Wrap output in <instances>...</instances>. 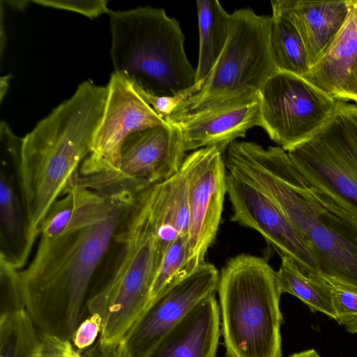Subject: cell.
Listing matches in <instances>:
<instances>
[{
	"mask_svg": "<svg viewBox=\"0 0 357 357\" xmlns=\"http://www.w3.org/2000/svg\"><path fill=\"white\" fill-rule=\"evenodd\" d=\"M229 169L284 215L314 255L319 277L357 289V220L309 185L286 151L249 142L235 153Z\"/></svg>",
	"mask_w": 357,
	"mask_h": 357,
	"instance_id": "6da1fadb",
	"label": "cell"
},
{
	"mask_svg": "<svg viewBox=\"0 0 357 357\" xmlns=\"http://www.w3.org/2000/svg\"><path fill=\"white\" fill-rule=\"evenodd\" d=\"M135 198L117 193L104 218L56 237L39 236L33 259L19 275L25 309L41 334L72 340L89 316L95 272Z\"/></svg>",
	"mask_w": 357,
	"mask_h": 357,
	"instance_id": "7a4b0ae2",
	"label": "cell"
},
{
	"mask_svg": "<svg viewBox=\"0 0 357 357\" xmlns=\"http://www.w3.org/2000/svg\"><path fill=\"white\" fill-rule=\"evenodd\" d=\"M107 92L91 80L82 82L22 138L15 166L31 247L50 208L91 152Z\"/></svg>",
	"mask_w": 357,
	"mask_h": 357,
	"instance_id": "3957f363",
	"label": "cell"
},
{
	"mask_svg": "<svg viewBox=\"0 0 357 357\" xmlns=\"http://www.w3.org/2000/svg\"><path fill=\"white\" fill-rule=\"evenodd\" d=\"M109 25L114 72L132 86L151 95L172 96L197 83L179 22L163 8L111 11Z\"/></svg>",
	"mask_w": 357,
	"mask_h": 357,
	"instance_id": "277c9868",
	"label": "cell"
},
{
	"mask_svg": "<svg viewBox=\"0 0 357 357\" xmlns=\"http://www.w3.org/2000/svg\"><path fill=\"white\" fill-rule=\"evenodd\" d=\"M221 334L227 357H282L275 271L263 257L241 254L220 273Z\"/></svg>",
	"mask_w": 357,
	"mask_h": 357,
	"instance_id": "5b68a950",
	"label": "cell"
},
{
	"mask_svg": "<svg viewBox=\"0 0 357 357\" xmlns=\"http://www.w3.org/2000/svg\"><path fill=\"white\" fill-rule=\"evenodd\" d=\"M146 190L135 197L115 235L114 241L121 246L116 267L87 301L88 314L103 317L97 342L102 347H117L150 301L160 261Z\"/></svg>",
	"mask_w": 357,
	"mask_h": 357,
	"instance_id": "8992f818",
	"label": "cell"
},
{
	"mask_svg": "<svg viewBox=\"0 0 357 357\" xmlns=\"http://www.w3.org/2000/svg\"><path fill=\"white\" fill-rule=\"evenodd\" d=\"M231 15L227 42L202 89L182 102L167 122L259 102V91L276 70L268 40L270 16L250 8Z\"/></svg>",
	"mask_w": 357,
	"mask_h": 357,
	"instance_id": "52a82bcc",
	"label": "cell"
},
{
	"mask_svg": "<svg viewBox=\"0 0 357 357\" xmlns=\"http://www.w3.org/2000/svg\"><path fill=\"white\" fill-rule=\"evenodd\" d=\"M312 187L332 198L357 220V105L337 100L326 123L287 151Z\"/></svg>",
	"mask_w": 357,
	"mask_h": 357,
	"instance_id": "ba28073f",
	"label": "cell"
},
{
	"mask_svg": "<svg viewBox=\"0 0 357 357\" xmlns=\"http://www.w3.org/2000/svg\"><path fill=\"white\" fill-rule=\"evenodd\" d=\"M185 152L180 128L168 123L130 135L123 144L116 171L88 178L77 174L70 184L104 195H137L177 173Z\"/></svg>",
	"mask_w": 357,
	"mask_h": 357,
	"instance_id": "9c48e42d",
	"label": "cell"
},
{
	"mask_svg": "<svg viewBox=\"0 0 357 357\" xmlns=\"http://www.w3.org/2000/svg\"><path fill=\"white\" fill-rule=\"evenodd\" d=\"M336 103L303 77L275 71L259 91V126L287 151L320 129Z\"/></svg>",
	"mask_w": 357,
	"mask_h": 357,
	"instance_id": "30bf717a",
	"label": "cell"
},
{
	"mask_svg": "<svg viewBox=\"0 0 357 357\" xmlns=\"http://www.w3.org/2000/svg\"><path fill=\"white\" fill-rule=\"evenodd\" d=\"M102 120L91 153L79 167L78 176L92 177L117 170L125 140L132 134L168 122L162 119L138 94L130 82L112 73Z\"/></svg>",
	"mask_w": 357,
	"mask_h": 357,
	"instance_id": "8fae6325",
	"label": "cell"
},
{
	"mask_svg": "<svg viewBox=\"0 0 357 357\" xmlns=\"http://www.w3.org/2000/svg\"><path fill=\"white\" fill-rule=\"evenodd\" d=\"M220 273L204 262L150 301L118 345L124 357H146L198 303L218 291Z\"/></svg>",
	"mask_w": 357,
	"mask_h": 357,
	"instance_id": "7c38bea8",
	"label": "cell"
},
{
	"mask_svg": "<svg viewBox=\"0 0 357 357\" xmlns=\"http://www.w3.org/2000/svg\"><path fill=\"white\" fill-rule=\"evenodd\" d=\"M223 153L217 146L195 150L184 158L181 167L188 192L189 245L200 264L205 262L221 221L227 173Z\"/></svg>",
	"mask_w": 357,
	"mask_h": 357,
	"instance_id": "4fadbf2b",
	"label": "cell"
},
{
	"mask_svg": "<svg viewBox=\"0 0 357 357\" xmlns=\"http://www.w3.org/2000/svg\"><path fill=\"white\" fill-rule=\"evenodd\" d=\"M227 194L233 211L232 221L256 230L280 258L290 257L304 273L319 277L317 261L309 248L260 191L227 171Z\"/></svg>",
	"mask_w": 357,
	"mask_h": 357,
	"instance_id": "5bb4252c",
	"label": "cell"
},
{
	"mask_svg": "<svg viewBox=\"0 0 357 357\" xmlns=\"http://www.w3.org/2000/svg\"><path fill=\"white\" fill-rule=\"evenodd\" d=\"M335 100L357 105V10L352 0L348 17L321 56L303 76Z\"/></svg>",
	"mask_w": 357,
	"mask_h": 357,
	"instance_id": "9a60e30c",
	"label": "cell"
},
{
	"mask_svg": "<svg viewBox=\"0 0 357 357\" xmlns=\"http://www.w3.org/2000/svg\"><path fill=\"white\" fill-rule=\"evenodd\" d=\"M220 326L213 294L192 308L146 357H216Z\"/></svg>",
	"mask_w": 357,
	"mask_h": 357,
	"instance_id": "2e32d148",
	"label": "cell"
},
{
	"mask_svg": "<svg viewBox=\"0 0 357 357\" xmlns=\"http://www.w3.org/2000/svg\"><path fill=\"white\" fill-rule=\"evenodd\" d=\"M352 0H275L271 7L286 15L298 31L310 66L314 64L344 24Z\"/></svg>",
	"mask_w": 357,
	"mask_h": 357,
	"instance_id": "e0dca14e",
	"label": "cell"
},
{
	"mask_svg": "<svg viewBox=\"0 0 357 357\" xmlns=\"http://www.w3.org/2000/svg\"><path fill=\"white\" fill-rule=\"evenodd\" d=\"M174 124L181 131L185 152L208 146L225 152L236 139L259 126V104L220 109Z\"/></svg>",
	"mask_w": 357,
	"mask_h": 357,
	"instance_id": "ac0fdd59",
	"label": "cell"
},
{
	"mask_svg": "<svg viewBox=\"0 0 357 357\" xmlns=\"http://www.w3.org/2000/svg\"><path fill=\"white\" fill-rule=\"evenodd\" d=\"M146 197L148 215L161 261L165 252L178 236H188L187 185L181 169L169 178L147 188Z\"/></svg>",
	"mask_w": 357,
	"mask_h": 357,
	"instance_id": "d6986e66",
	"label": "cell"
},
{
	"mask_svg": "<svg viewBox=\"0 0 357 357\" xmlns=\"http://www.w3.org/2000/svg\"><path fill=\"white\" fill-rule=\"evenodd\" d=\"M116 195H104L91 189L69 185L50 208L39 236L56 237L97 222L107 215Z\"/></svg>",
	"mask_w": 357,
	"mask_h": 357,
	"instance_id": "ffe728a7",
	"label": "cell"
},
{
	"mask_svg": "<svg viewBox=\"0 0 357 357\" xmlns=\"http://www.w3.org/2000/svg\"><path fill=\"white\" fill-rule=\"evenodd\" d=\"M1 252L18 270L27 261L32 247L27 237L26 214L13 177L2 169L0 178Z\"/></svg>",
	"mask_w": 357,
	"mask_h": 357,
	"instance_id": "44dd1931",
	"label": "cell"
},
{
	"mask_svg": "<svg viewBox=\"0 0 357 357\" xmlns=\"http://www.w3.org/2000/svg\"><path fill=\"white\" fill-rule=\"evenodd\" d=\"M199 58L196 82L205 81L227 42L231 15L218 0L197 1Z\"/></svg>",
	"mask_w": 357,
	"mask_h": 357,
	"instance_id": "7402d4cb",
	"label": "cell"
},
{
	"mask_svg": "<svg viewBox=\"0 0 357 357\" xmlns=\"http://www.w3.org/2000/svg\"><path fill=\"white\" fill-rule=\"evenodd\" d=\"M268 47L277 71L303 77L310 69L305 45L291 20L277 8L270 16Z\"/></svg>",
	"mask_w": 357,
	"mask_h": 357,
	"instance_id": "603a6c76",
	"label": "cell"
},
{
	"mask_svg": "<svg viewBox=\"0 0 357 357\" xmlns=\"http://www.w3.org/2000/svg\"><path fill=\"white\" fill-rule=\"evenodd\" d=\"M275 280L280 294H290L306 304L312 312H319L336 320L333 303L331 285L321 277L304 273L289 257H281L275 271Z\"/></svg>",
	"mask_w": 357,
	"mask_h": 357,
	"instance_id": "cb8c5ba5",
	"label": "cell"
},
{
	"mask_svg": "<svg viewBox=\"0 0 357 357\" xmlns=\"http://www.w3.org/2000/svg\"><path fill=\"white\" fill-rule=\"evenodd\" d=\"M42 350L40 333L26 309L0 317V357H40Z\"/></svg>",
	"mask_w": 357,
	"mask_h": 357,
	"instance_id": "d4e9b609",
	"label": "cell"
},
{
	"mask_svg": "<svg viewBox=\"0 0 357 357\" xmlns=\"http://www.w3.org/2000/svg\"><path fill=\"white\" fill-rule=\"evenodd\" d=\"M201 264L191 252L188 236H178L162 256L152 287L150 301L169 285L190 274Z\"/></svg>",
	"mask_w": 357,
	"mask_h": 357,
	"instance_id": "484cf974",
	"label": "cell"
},
{
	"mask_svg": "<svg viewBox=\"0 0 357 357\" xmlns=\"http://www.w3.org/2000/svg\"><path fill=\"white\" fill-rule=\"evenodd\" d=\"M19 271L7 259L0 257V317L25 309Z\"/></svg>",
	"mask_w": 357,
	"mask_h": 357,
	"instance_id": "4316f807",
	"label": "cell"
},
{
	"mask_svg": "<svg viewBox=\"0 0 357 357\" xmlns=\"http://www.w3.org/2000/svg\"><path fill=\"white\" fill-rule=\"evenodd\" d=\"M330 284L336 321L349 333H357V289L337 283Z\"/></svg>",
	"mask_w": 357,
	"mask_h": 357,
	"instance_id": "83f0119b",
	"label": "cell"
},
{
	"mask_svg": "<svg viewBox=\"0 0 357 357\" xmlns=\"http://www.w3.org/2000/svg\"><path fill=\"white\" fill-rule=\"evenodd\" d=\"M204 82V81L198 82L192 86L172 96H154L144 91L139 88L134 86L133 87L157 114L162 119L167 122L172 112L185 100L198 92L202 89Z\"/></svg>",
	"mask_w": 357,
	"mask_h": 357,
	"instance_id": "f1b7e54d",
	"label": "cell"
},
{
	"mask_svg": "<svg viewBox=\"0 0 357 357\" xmlns=\"http://www.w3.org/2000/svg\"><path fill=\"white\" fill-rule=\"evenodd\" d=\"M38 5L56 9L66 10L82 14L90 19L109 13L111 11L107 7V1L105 0H34L31 1Z\"/></svg>",
	"mask_w": 357,
	"mask_h": 357,
	"instance_id": "f546056e",
	"label": "cell"
},
{
	"mask_svg": "<svg viewBox=\"0 0 357 357\" xmlns=\"http://www.w3.org/2000/svg\"><path fill=\"white\" fill-rule=\"evenodd\" d=\"M103 317L98 313L90 314L84 319L75 331L72 343L79 351H84L93 347L100 336Z\"/></svg>",
	"mask_w": 357,
	"mask_h": 357,
	"instance_id": "4dcf8cb0",
	"label": "cell"
},
{
	"mask_svg": "<svg viewBox=\"0 0 357 357\" xmlns=\"http://www.w3.org/2000/svg\"><path fill=\"white\" fill-rule=\"evenodd\" d=\"M85 354L90 357H124L119 351L118 346L102 347L98 343L86 350Z\"/></svg>",
	"mask_w": 357,
	"mask_h": 357,
	"instance_id": "1f68e13d",
	"label": "cell"
},
{
	"mask_svg": "<svg viewBox=\"0 0 357 357\" xmlns=\"http://www.w3.org/2000/svg\"><path fill=\"white\" fill-rule=\"evenodd\" d=\"M11 75H5L0 78V100L2 102L3 96L6 95L8 86L9 80L10 79Z\"/></svg>",
	"mask_w": 357,
	"mask_h": 357,
	"instance_id": "d6a6232c",
	"label": "cell"
},
{
	"mask_svg": "<svg viewBox=\"0 0 357 357\" xmlns=\"http://www.w3.org/2000/svg\"><path fill=\"white\" fill-rule=\"evenodd\" d=\"M3 1H1V56L2 57L3 49L6 44V34L4 33V28L3 24Z\"/></svg>",
	"mask_w": 357,
	"mask_h": 357,
	"instance_id": "836d02e7",
	"label": "cell"
},
{
	"mask_svg": "<svg viewBox=\"0 0 357 357\" xmlns=\"http://www.w3.org/2000/svg\"><path fill=\"white\" fill-rule=\"evenodd\" d=\"M289 357H321L318 352L314 349H307L298 353H294Z\"/></svg>",
	"mask_w": 357,
	"mask_h": 357,
	"instance_id": "e575fe53",
	"label": "cell"
},
{
	"mask_svg": "<svg viewBox=\"0 0 357 357\" xmlns=\"http://www.w3.org/2000/svg\"><path fill=\"white\" fill-rule=\"evenodd\" d=\"M4 2L10 7L17 10H24L29 3V1H6Z\"/></svg>",
	"mask_w": 357,
	"mask_h": 357,
	"instance_id": "d590c367",
	"label": "cell"
},
{
	"mask_svg": "<svg viewBox=\"0 0 357 357\" xmlns=\"http://www.w3.org/2000/svg\"><path fill=\"white\" fill-rule=\"evenodd\" d=\"M43 351L45 354H46L47 355H48L49 356H50V357H59V356H54V355H52V354H50V353H48V352H47V351H44V350H43Z\"/></svg>",
	"mask_w": 357,
	"mask_h": 357,
	"instance_id": "8d00e7d4",
	"label": "cell"
},
{
	"mask_svg": "<svg viewBox=\"0 0 357 357\" xmlns=\"http://www.w3.org/2000/svg\"><path fill=\"white\" fill-rule=\"evenodd\" d=\"M40 357H50L48 355H47L46 354H45L43 350H42V352H41V354L40 356Z\"/></svg>",
	"mask_w": 357,
	"mask_h": 357,
	"instance_id": "74e56055",
	"label": "cell"
},
{
	"mask_svg": "<svg viewBox=\"0 0 357 357\" xmlns=\"http://www.w3.org/2000/svg\"><path fill=\"white\" fill-rule=\"evenodd\" d=\"M355 3H356V10H357V0H355Z\"/></svg>",
	"mask_w": 357,
	"mask_h": 357,
	"instance_id": "f35d334b",
	"label": "cell"
}]
</instances>
